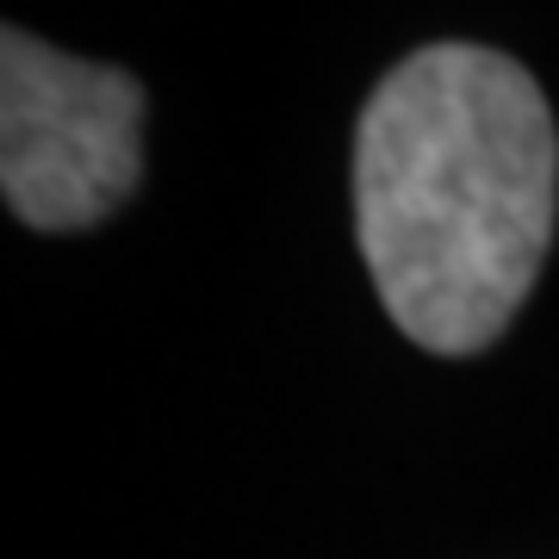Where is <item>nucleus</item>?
<instances>
[{
  "instance_id": "obj_1",
  "label": "nucleus",
  "mask_w": 559,
  "mask_h": 559,
  "mask_svg": "<svg viewBox=\"0 0 559 559\" xmlns=\"http://www.w3.org/2000/svg\"><path fill=\"white\" fill-rule=\"evenodd\" d=\"M559 212V131L522 62L429 44L355 131V237L404 336L479 355L535 293Z\"/></svg>"
},
{
  "instance_id": "obj_2",
  "label": "nucleus",
  "mask_w": 559,
  "mask_h": 559,
  "mask_svg": "<svg viewBox=\"0 0 559 559\" xmlns=\"http://www.w3.org/2000/svg\"><path fill=\"white\" fill-rule=\"evenodd\" d=\"M143 175V87L124 69L0 38V187L32 230L112 218Z\"/></svg>"
}]
</instances>
